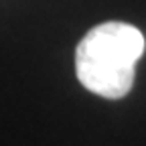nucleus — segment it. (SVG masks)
I'll return each instance as SVG.
<instances>
[{
	"label": "nucleus",
	"mask_w": 146,
	"mask_h": 146,
	"mask_svg": "<svg viewBox=\"0 0 146 146\" xmlns=\"http://www.w3.org/2000/svg\"><path fill=\"white\" fill-rule=\"evenodd\" d=\"M144 47V35L132 25L118 21L98 25L77 45V79L91 94L120 100L132 89L134 67Z\"/></svg>",
	"instance_id": "1"
}]
</instances>
